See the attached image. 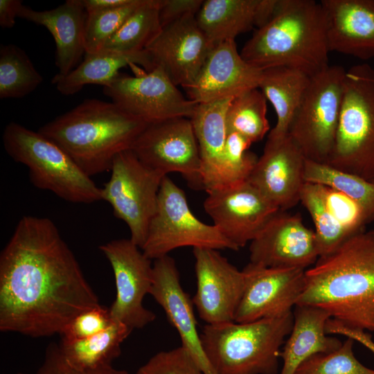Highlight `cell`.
<instances>
[{
	"label": "cell",
	"instance_id": "6da1fadb",
	"mask_svg": "<svg viewBox=\"0 0 374 374\" xmlns=\"http://www.w3.org/2000/svg\"><path fill=\"white\" fill-rule=\"evenodd\" d=\"M100 305L55 223L23 216L0 255V330L36 338L60 334Z\"/></svg>",
	"mask_w": 374,
	"mask_h": 374
},
{
	"label": "cell",
	"instance_id": "7a4b0ae2",
	"mask_svg": "<svg viewBox=\"0 0 374 374\" xmlns=\"http://www.w3.org/2000/svg\"><path fill=\"white\" fill-rule=\"evenodd\" d=\"M296 305L316 306L351 329L374 331V235L364 231L305 271Z\"/></svg>",
	"mask_w": 374,
	"mask_h": 374
},
{
	"label": "cell",
	"instance_id": "3957f363",
	"mask_svg": "<svg viewBox=\"0 0 374 374\" xmlns=\"http://www.w3.org/2000/svg\"><path fill=\"white\" fill-rule=\"evenodd\" d=\"M328 18L321 1L278 0L274 15L240 52L259 69L285 66L310 76L329 66Z\"/></svg>",
	"mask_w": 374,
	"mask_h": 374
},
{
	"label": "cell",
	"instance_id": "277c9868",
	"mask_svg": "<svg viewBox=\"0 0 374 374\" xmlns=\"http://www.w3.org/2000/svg\"><path fill=\"white\" fill-rule=\"evenodd\" d=\"M148 124L112 102L86 99L38 132L61 147L89 177L110 171Z\"/></svg>",
	"mask_w": 374,
	"mask_h": 374
},
{
	"label": "cell",
	"instance_id": "5b68a950",
	"mask_svg": "<svg viewBox=\"0 0 374 374\" xmlns=\"http://www.w3.org/2000/svg\"><path fill=\"white\" fill-rule=\"evenodd\" d=\"M293 323L291 312L247 323L206 324L200 337L216 374H276L280 347Z\"/></svg>",
	"mask_w": 374,
	"mask_h": 374
},
{
	"label": "cell",
	"instance_id": "8992f818",
	"mask_svg": "<svg viewBox=\"0 0 374 374\" xmlns=\"http://www.w3.org/2000/svg\"><path fill=\"white\" fill-rule=\"evenodd\" d=\"M7 154L28 169L35 187L75 204L102 200L99 188L57 144L21 124L8 123L3 133Z\"/></svg>",
	"mask_w": 374,
	"mask_h": 374
},
{
	"label": "cell",
	"instance_id": "52a82bcc",
	"mask_svg": "<svg viewBox=\"0 0 374 374\" xmlns=\"http://www.w3.org/2000/svg\"><path fill=\"white\" fill-rule=\"evenodd\" d=\"M327 164L374 181V68L366 63L346 72L336 139Z\"/></svg>",
	"mask_w": 374,
	"mask_h": 374
},
{
	"label": "cell",
	"instance_id": "ba28073f",
	"mask_svg": "<svg viewBox=\"0 0 374 374\" xmlns=\"http://www.w3.org/2000/svg\"><path fill=\"white\" fill-rule=\"evenodd\" d=\"M346 71L330 66L311 77L288 135L308 160L327 164L334 147Z\"/></svg>",
	"mask_w": 374,
	"mask_h": 374
},
{
	"label": "cell",
	"instance_id": "9c48e42d",
	"mask_svg": "<svg viewBox=\"0 0 374 374\" xmlns=\"http://www.w3.org/2000/svg\"><path fill=\"white\" fill-rule=\"evenodd\" d=\"M184 247L238 250L217 226L205 224L195 217L184 191L166 176L141 250L148 258L154 260Z\"/></svg>",
	"mask_w": 374,
	"mask_h": 374
},
{
	"label": "cell",
	"instance_id": "30bf717a",
	"mask_svg": "<svg viewBox=\"0 0 374 374\" xmlns=\"http://www.w3.org/2000/svg\"><path fill=\"white\" fill-rule=\"evenodd\" d=\"M110 172L109 181L101 188L102 200L127 224L130 239L142 249L166 176L144 164L131 150L116 156Z\"/></svg>",
	"mask_w": 374,
	"mask_h": 374
},
{
	"label": "cell",
	"instance_id": "8fae6325",
	"mask_svg": "<svg viewBox=\"0 0 374 374\" xmlns=\"http://www.w3.org/2000/svg\"><path fill=\"white\" fill-rule=\"evenodd\" d=\"M130 150L163 175L179 172L191 188L204 190L200 152L190 118L177 117L148 124Z\"/></svg>",
	"mask_w": 374,
	"mask_h": 374
},
{
	"label": "cell",
	"instance_id": "7c38bea8",
	"mask_svg": "<svg viewBox=\"0 0 374 374\" xmlns=\"http://www.w3.org/2000/svg\"><path fill=\"white\" fill-rule=\"evenodd\" d=\"M103 93L124 112L148 124L190 118L197 105L186 98L159 66L136 76L119 73L103 87Z\"/></svg>",
	"mask_w": 374,
	"mask_h": 374
},
{
	"label": "cell",
	"instance_id": "4fadbf2b",
	"mask_svg": "<svg viewBox=\"0 0 374 374\" xmlns=\"http://www.w3.org/2000/svg\"><path fill=\"white\" fill-rule=\"evenodd\" d=\"M112 268L116 299L109 308L115 321L141 329L153 322L156 314L145 308L143 300L153 282L151 260L130 239H118L99 247Z\"/></svg>",
	"mask_w": 374,
	"mask_h": 374
},
{
	"label": "cell",
	"instance_id": "5bb4252c",
	"mask_svg": "<svg viewBox=\"0 0 374 374\" xmlns=\"http://www.w3.org/2000/svg\"><path fill=\"white\" fill-rule=\"evenodd\" d=\"M197 289L192 299L199 317L206 324L235 321L245 288L244 272L218 250L193 248Z\"/></svg>",
	"mask_w": 374,
	"mask_h": 374
},
{
	"label": "cell",
	"instance_id": "9a60e30c",
	"mask_svg": "<svg viewBox=\"0 0 374 374\" xmlns=\"http://www.w3.org/2000/svg\"><path fill=\"white\" fill-rule=\"evenodd\" d=\"M204 208L238 249L251 242L280 209L247 181L207 192Z\"/></svg>",
	"mask_w": 374,
	"mask_h": 374
},
{
	"label": "cell",
	"instance_id": "2e32d148",
	"mask_svg": "<svg viewBox=\"0 0 374 374\" xmlns=\"http://www.w3.org/2000/svg\"><path fill=\"white\" fill-rule=\"evenodd\" d=\"M305 271L266 267L249 262L242 269L245 288L235 322L278 318L292 312L304 288Z\"/></svg>",
	"mask_w": 374,
	"mask_h": 374
},
{
	"label": "cell",
	"instance_id": "e0dca14e",
	"mask_svg": "<svg viewBox=\"0 0 374 374\" xmlns=\"http://www.w3.org/2000/svg\"><path fill=\"white\" fill-rule=\"evenodd\" d=\"M279 210L250 242V262L266 267L305 269L319 258L314 231L299 213Z\"/></svg>",
	"mask_w": 374,
	"mask_h": 374
},
{
	"label": "cell",
	"instance_id": "ac0fdd59",
	"mask_svg": "<svg viewBox=\"0 0 374 374\" xmlns=\"http://www.w3.org/2000/svg\"><path fill=\"white\" fill-rule=\"evenodd\" d=\"M213 48L195 16H188L163 28L145 50L155 67L186 89L197 79Z\"/></svg>",
	"mask_w": 374,
	"mask_h": 374
},
{
	"label": "cell",
	"instance_id": "d6986e66",
	"mask_svg": "<svg viewBox=\"0 0 374 374\" xmlns=\"http://www.w3.org/2000/svg\"><path fill=\"white\" fill-rule=\"evenodd\" d=\"M306 159L287 134L267 141L247 180L280 211L300 202Z\"/></svg>",
	"mask_w": 374,
	"mask_h": 374
},
{
	"label": "cell",
	"instance_id": "ffe728a7",
	"mask_svg": "<svg viewBox=\"0 0 374 374\" xmlns=\"http://www.w3.org/2000/svg\"><path fill=\"white\" fill-rule=\"evenodd\" d=\"M261 73L242 58L235 40H226L213 46L197 79L185 90L197 104L234 98L258 88Z\"/></svg>",
	"mask_w": 374,
	"mask_h": 374
},
{
	"label": "cell",
	"instance_id": "44dd1931",
	"mask_svg": "<svg viewBox=\"0 0 374 374\" xmlns=\"http://www.w3.org/2000/svg\"><path fill=\"white\" fill-rule=\"evenodd\" d=\"M150 294L163 309L184 347L204 374H216L204 351L193 303L184 290L175 260L166 256L154 260Z\"/></svg>",
	"mask_w": 374,
	"mask_h": 374
},
{
	"label": "cell",
	"instance_id": "7402d4cb",
	"mask_svg": "<svg viewBox=\"0 0 374 374\" xmlns=\"http://www.w3.org/2000/svg\"><path fill=\"white\" fill-rule=\"evenodd\" d=\"M330 51L366 60L374 57V0H321Z\"/></svg>",
	"mask_w": 374,
	"mask_h": 374
},
{
	"label": "cell",
	"instance_id": "603a6c76",
	"mask_svg": "<svg viewBox=\"0 0 374 374\" xmlns=\"http://www.w3.org/2000/svg\"><path fill=\"white\" fill-rule=\"evenodd\" d=\"M278 0H206L195 16L209 42L215 45L235 40L240 34L257 29L273 17Z\"/></svg>",
	"mask_w": 374,
	"mask_h": 374
},
{
	"label": "cell",
	"instance_id": "cb8c5ba5",
	"mask_svg": "<svg viewBox=\"0 0 374 374\" xmlns=\"http://www.w3.org/2000/svg\"><path fill=\"white\" fill-rule=\"evenodd\" d=\"M18 17L43 26L51 33L56 45L58 74L66 75L78 65L85 53L87 12L81 0H67L55 8L43 11L23 4Z\"/></svg>",
	"mask_w": 374,
	"mask_h": 374
},
{
	"label": "cell",
	"instance_id": "d4e9b609",
	"mask_svg": "<svg viewBox=\"0 0 374 374\" xmlns=\"http://www.w3.org/2000/svg\"><path fill=\"white\" fill-rule=\"evenodd\" d=\"M233 98L197 104L190 118L202 161L203 189L224 186L223 154L227 137L226 116Z\"/></svg>",
	"mask_w": 374,
	"mask_h": 374
},
{
	"label": "cell",
	"instance_id": "484cf974",
	"mask_svg": "<svg viewBox=\"0 0 374 374\" xmlns=\"http://www.w3.org/2000/svg\"><path fill=\"white\" fill-rule=\"evenodd\" d=\"M289 338L280 353L283 365L279 374H294L298 366L317 353H328L341 347L338 338L328 336L326 324L331 318L325 310L312 305H296Z\"/></svg>",
	"mask_w": 374,
	"mask_h": 374
},
{
	"label": "cell",
	"instance_id": "4316f807",
	"mask_svg": "<svg viewBox=\"0 0 374 374\" xmlns=\"http://www.w3.org/2000/svg\"><path fill=\"white\" fill-rule=\"evenodd\" d=\"M139 64L148 71L155 67L146 50L136 53H122L107 49L93 53H85L84 59L66 75L56 74L51 80L63 95L78 93L89 84H109L127 65Z\"/></svg>",
	"mask_w": 374,
	"mask_h": 374
},
{
	"label": "cell",
	"instance_id": "83f0119b",
	"mask_svg": "<svg viewBox=\"0 0 374 374\" xmlns=\"http://www.w3.org/2000/svg\"><path fill=\"white\" fill-rule=\"evenodd\" d=\"M311 76L305 72L285 66L262 71L258 89L272 105L276 123L268 134V140L281 139L288 134L292 121L308 88Z\"/></svg>",
	"mask_w": 374,
	"mask_h": 374
},
{
	"label": "cell",
	"instance_id": "f1b7e54d",
	"mask_svg": "<svg viewBox=\"0 0 374 374\" xmlns=\"http://www.w3.org/2000/svg\"><path fill=\"white\" fill-rule=\"evenodd\" d=\"M132 330L114 321L105 330L77 340L61 339L60 350L68 364L83 373L101 366L112 365L121 353V346Z\"/></svg>",
	"mask_w": 374,
	"mask_h": 374
},
{
	"label": "cell",
	"instance_id": "f546056e",
	"mask_svg": "<svg viewBox=\"0 0 374 374\" xmlns=\"http://www.w3.org/2000/svg\"><path fill=\"white\" fill-rule=\"evenodd\" d=\"M161 0H145L107 42L103 49L122 53L145 51L162 30L159 20Z\"/></svg>",
	"mask_w": 374,
	"mask_h": 374
},
{
	"label": "cell",
	"instance_id": "4dcf8cb0",
	"mask_svg": "<svg viewBox=\"0 0 374 374\" xmlns=\"http://www.w3.org/2000/svg\"><path fill=\"white\" fill-rule=\"evenodd\" d=\"M305 182L332 187L355 200L364 210L368 223L374 220V182L333 167L305 160Z\"/></svg>",
	"mask_w": 374,
	"mask_h": 374
},
{
	"label": "cell",
	"instance_id": "1f68e13d",
	"mask_svg": "<svg viewBox=\"0 0 374 374\" xmlns=\"http://www.w3.org/2000/svg\"><path fill=\"white\" fill-rule=\"evenodd\" d=\"M43 82L26 53L14 44L0 48V98H20Z\"/></svg>",
	"mask_w": 374,
	"mask_h": 374
},
{
	"label": "cell",
	"instance_id": "d6a6232c",
	"mask_svg": "<svg viewBox=\"0 0 374 374\" xmlns=\"http://www.w3.org/2000/svg\"><path fill=\"white\" fill-rule=\"evenodd\" d=\"M227 132H235L255 143L261 141L269 130L267 118V99L258 88L233 98L228 107Z\"/></svg>",
	"mask_w": 374,
	"mask_h": 374
},
{
	"label": "cell",
	"instance_id": "836d02e7",
	"mask_svg": "<svg viewBox=\"0 0 374 374\" xmlns=\"http://www.w3.org/2000/svg\"><path fill=\"white\" fill-rule=\"evenodd\" d=\"M300 202L308 210L314 224L319 257L332 253L351 237L327 210L314 184H304Z\"/></svg>",
	"mask_w": 374,
	"mask_h": 374
},
{
	"label": "cell",
	"instance_id": "e575fe53",
	"mask_svg": "<svg viewBox=\"0 0 374 374\" xmlns=\"http://www.w3.org/2000/svg\"><path fill=\"white\" fill-rule=\"evenodd\" d=\"M132 0L122 7L87 13L84 29L85 53L102 51L107 42L144 3Z\"/></svg>",
	"mask_w": 374,
	"mask_h": 374
},
{
	"label": "cell",
	"instance_id": "d590c367",
	"mask_svg": "<svg viewBox=\"0 0 374 374\" xmlns=\"http://www.w3.org/2000/svg\"><path fill=\"white\" fill-rule=\"evenodd\" d=\"M354 341L348 338L332 352L308 357L294 374H374V369L365 366L355 357L353 350Z\"/></svg>",
	"mask_w": 374,
	"mask_h": 374
},
{
	"label": "cell",
	"instance_id": "8d00e7d4",
	"mask_svg": "<svg viewBox=\"0 0 374 374\" xmlns=\"http://www.w3.org/2000/svg\"><path fill=\"white\" fill-rule=\"evenodd\" d=\"M251 145V142L238 133L227 134L223 154V187L248 180L258 159L249 151Z\"/></svg>",
	"mask_w": 374,
	"mask_h": 374
},
{
	"label": "cell",
	"instance_id": "74e56055",
	"mask_svg": "<svg viewBox=\"0 0 374 374\" xmlns=\"http://www.w3.org/2000/svg\"><path fill=\"white\" fill-rule=\"evenodd\" d=\"M314 184L327 210L350 235L363 231L368 222L364 210L355 200L332 187Z\"/></svg>",
	"mask_w": 374,
	"mask_h": 374
},
{
	"label": "cell",
	"instance_id": "f35d334b",
	"mask_svg": "<svg viewBox=\"0 0 374 374\" xmlns=\"http://www.w3.org/2000/svg\"><path fill=\"white\" fill-rule=\"evenodd\" d=\"M136 374H204L181 346L160 351L141 366Z\"/></svg>",
	"mask_w": 374,
	"mask_h": 374
},
{
	"label": "cell",
	"instance_id": "ab89813d",
	"mask_svg": "<svg viewBox=\"0 0 374 374\" xmlns=\"http://www.w3.org/2000/svg\"><path fill=\"white\" fill-rule=\"evenodd\" d=\"M114 321L109 308L100 305L79 314L66 325L60 335L62 339H82L105 330Z\"/></svg>",
	"mask_w": 374,
	"mask_h": 374
},
{
	"label": "cell",
	"instance_id": "60d3db41",
	"mask_svg": "<svg viewBox=\"0 0 374 374\" xmlns=\"http://www.w3.org/2000/svg\"><path fill=\"white\" fill-rule=\"evenodd\" d=\"M203 0H161L159 20L163 28L188 16H196Z\"/></svg>",
	"mask_w": 374,
	"mask_h": 374
},
{
	"label": "cell",
	"instance_id": "b9f144b4",
	"mask_svg": "<svg viewBox=\"0 0 374 374\" xmlns=\"http://www.w3.org/2000/svg\"><path fill=\"white\" fill-rule=\"evenodd\" d=\"M36 374H82L71 366L64 359L59 344H50L43 364Z\"/></svg>",
	"mask_w": 374,
	"mask_h": 374
},
{
	"label": "cell",
	"instance_id": "7bdbcfd3",
	"mask_svg": "<svg viewBox=\"0 0 374 374\" xmlns=\"http://www.w3.org/2000/svg\"><path fill=\"white\" fill-rule=\"evenodd\" d=\"M326 329L327 334L343 335L350 338L362 344L374 354V341L370 335L364 330L348 328L332 318L328 321Z\"/></svg>",
	"mask_w": 374,
	"mask_h": 374
},
{
	"label": "cell",
	"instance_id": "ee69618b",
	"mask_svg": "<svg viewBox=\"0 0 374 374\" xmlns=\"http://www.w3.org/2000/svg\"><path fill=\"white\" fill-rule=\"evenodd\" d=\"M23 5L20 0H0V26L10 28L15 24L20 8Z\"/></svg>",
	"mask_w": 374,
	"mask_h": 374
},
{
	"label": "cell",
	"instance_id": "f6af8a7d",
	"mask_svg": "<svg viewBox=\"0 0 374 374\" xmlns=\"http://www.w3.org/2000/svg\"><path fill=\"white\" fill-rule=\"evenodd\" d=\"M132 0H81L87 12H91L122 7Z\"/></svg>",
	"mask_w": 374,
	"mask_h": 374
},
{
	"label": "cell",
	"instance_id": "bcb514c9",
	"mask_svg": "<svg viewBox=\"0 0 374 374\" xmlns=\"http://www.w3.org/2000/svg\"><path fill=\"white\" fill-rule=\"evenodd\" d=\"M82 374H129L125 370L116 369L112 365L101 366L83 373Z\"/></svg>",
	"mask_w": 374,
	"mask_h": 374
},
{
	"label": "cell",
	"instance_id": "7dc6e473",
	"mask_svg": "<svg viewBox=\"0 0 374 374\" xmlns=\"http://www.w3.org/2000/svg\"><path fill=\"white\" fill-rule=\"evenodd\" d=\"M371 234L373 235H374V229L368 231Z\"/></svg>",
	"mask_w": 374,
	"mask_h": 374
},
{
	"label": "cell",
	"instance_id": "c3c4849f",
	"mask_svg": "<svg viewBox=\"0 0 374 374\" xmlns=\"http://www.w3.org/2000/svg\"><path fill=\"white\" fill-rule=\"evenodd\" d=\"M17 374H24V373H17Z\"/></svg>",
	"mask_w": 374,
	"mask_h": 374
},
{
	"label": "cell",
	"instance_id": "681fc988",
	"mask_svg": "<svg viewBox=\"0 0 374 374\" xmlns=\"http://www.w3.org/2000/svg\"><path fill=\"white\" fill-rule=\"evenodd\" d=\"M374 182V181H373Z\"/></svg>",
	"mask_w": 374,
	"mask_h": 374
}]
</instances>
